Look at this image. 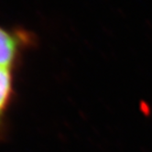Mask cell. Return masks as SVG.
Segmentation results:
<instances>
[{"label": "cell", "mask_w": 152, "mask_h": 152, "mask_svg": "<svg viewBox=\"0 0 152 152\" xmlns=\"http://www.w3.org/2000/svg\"><path fill=\"white\" fill-rule=\"evenodd\" d=\"M11 87V75L9 68H0V113L7 101Z\"/></svg>", "instance_id": "cell-2"}, {"label": "cell", "mask_w": 152, "mask_h": 152, "mask_svg": "<svg viewBox=\"0 0 152 152\" xmlns=\"http://www.w3.org/2000/svg\"><path fill=\"white\" fill-rule=\"evenodd\" d=\"M17 43L7 32L0 28V68H9L16 55Z\"/></svg>", "instance_id": "cell-1"}]
</instances>
